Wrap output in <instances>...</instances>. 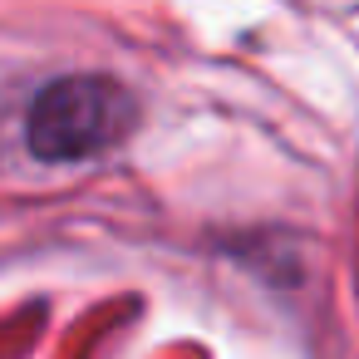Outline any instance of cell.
Here are the masks:
<instances>
[{"mask_svg": "<svg viewBox=\"0 0 359 359\" xmlns=\"http://www.w3.org/2000/svg\"><path fill=\"white\" fill-rule=\"evenodd\" d=\"M138 118L133 94L118 79L104 74H69L35 94L25 133L30 153L45 163H84L104 148H114Z\"/></svg>", "mask_w": 359, "mask_h": 359, "instance_id": "1", "label": "cell"}]
</instances>
